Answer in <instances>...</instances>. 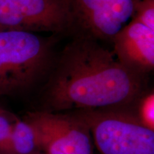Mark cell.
I'll use <instances>...</instances> for the list:
<instances>
[{"mask_svg": "<svg viewBox=\"0 0 154 154\" xmlns=\"http://www.w3.org/2000/svg\"><path fill=\"white\" fill-rule=\"evenodd\" d=\"M69 113L86 125L99 154H154V131L127 109Z\"/></svg>", "mask_w": 154, "mask_h": 154, "instance_id": "obj_3", "label": "cell"}, {"mask_svg": "<svg viewBox=\"0 0 154 154\" xmlns=\"http://www.w3.org/2000/svg\"><path fill=\"white\" fill-rule=\"evenodd\" d=\"M144 126L154 131V91L146 89L126 108Z\"/></svg>", "mask_w": 154, "mask_h": 154, "instance_id": "obj_9", "label": "cell"}, {"mask_svg": "<svg viewBox=\"0 0 154 154\" xmlns=\"http://www.w3.org/2000/svg\"><path fill=\"white\" fill-rule=\"evenodd\" d=\"M131 20L144 25L154 32V0H140Z\"/></svg>", "mask_w": 154, "mask_h": 154, "instance_id": "obj_11", "label": "cell"}, {"mask_svg": "<svg viewBox=\"0 0 154 154\" xmlns=\"http://www.w3.org/2000/svg\"><path fill=\"white\" fill-rule=\"evenodd\" d=\"M140 0H71L73 28L78 34L111 41L131 20Z\"/></svg>", "mask_w": 154, "mask_h": 154, "instance_id": "obj_6", "label": "cell"}, {"mask_svg": "<svg viewBox=\"0 0 154 154\" xmlns=\"http://www.w3.org/2000/svg\"><path fill=\"white\" fill-rule=\"evenodd\" d=\"M1 107H2V106H0V109H1Z\"/></svg>", "mask_w": 154, "mask_h": 154, "instance_id": "obj_12", "label": "cell"}, {"mask_svg": "<svg viewBox=\"0 0 154 154\" xmlns=\"http://www.w3.org/2000/svg\"><path fill=\"white\" fill-rule=\"evenodd\" d=\"M56 38L0 29V96L25 92L49 74Z\"/></svg>", "mask_w": 154, "mask_h": 154, "instance_id": "obj_2", "label": "cell"}, {"mask_svg": "<svg viewBox=\"0 0 154 154\" xmlns=\"http://www.w3.org/2000/svg\"><path fill=\"white\" fill-rule=\"evenodd\" d=\"M72 28L71 0H0V29L60 34Z\"/></svg>", "mask_w": 154, "mask_h": 154, "instance_id": "obj_5", "label": "cell"}, {"mask_svg": "<svg viewBox=\"0 0 154 154\" xmlns=\"http://www.w3.org/2000/svg\"><path fill=\"white\" fill-rule=\"evenodd\" d=\"M42 90V110L72 112L129 107L146 88V76L123 66L89 36L77 34L55 57Z\"/></svg>", "mask_w": 154, "mask_h": 154, "instance_id": "obj_1", "label": "cell"}, {"mask_svg": "<svg viewBox=\"0 0 154 154\" xmlns=\"http://www.w3.org/2000/svg\"><path fill=\"white\" fill-rule=\"evenodd\" d=\"M24 119L33 127L40 151L45 154H94L86 125L69 112L38 110Z\"/></svg>", "mask_w": 154, "mask_h": 154, "instance_id": "obj_4", "label": "cell"}, {"mask_svg": "<svg viewBox=\"0 0 154 154\" xmlns=\"http://www.w3.org/2000/svg\"><path fill=\"white\" fill-rule=\"evenodd\" d=\"M16 119V116L1 107L0 109V154H12L11 137H12L13 126Z\"/></svg>", "mask_w": 154, "mask_h": 154, "instance_id": "obj_10", "label": "cell"}, {"mask_svg": "<svg viewBox=\"0 0 154 154\" xmlns=\"http://www.w3.org/2000/svg\"><path fill=\"white\" fill-rule=\"evenodd\" d=\"M115 57L119 63L146 76L154 69V32L131 20L113 38Z\"/></svg>", "mask_w": 154, "mask_h": 154, "instance_id": "obj_7", "label": "cell"}, {"mask_svg": "<svg viewBox=\"0 0 154 154\" xmlns=\"http://www.w3.org/2000/svg\"><path fill=\"white\" fill-rule=\"evenodd\" d=\"M12 154H38L40 152L35 131L28 121L17 118L11 137Z\"/></svg>", "mask_w": 154, "mask_h": 154, "instance_id": "obj_8", "label": "cell"}]
</instances>
